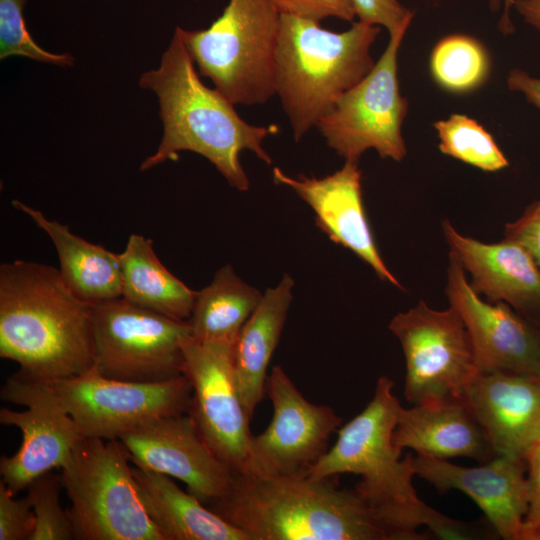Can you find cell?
I'll return each mask as SVG.
<instances>
[{
	"instance_id": "24",
	"label": "cell",
	"mask_w": 540,
	"mask_h": 540,
	"mask_svg": "<svg viewBox=\"0 0 540 540\" xmlns=\"http://www.w3.org/2000/svg\"><path fill=\"white\" fill-rule=\"evenodd\" d=\"M13 207L29 216L53 242L66 286L80 299L96 304L122 296L119 254L72 233L67 225L48 219L41 211L21 202Z\"/></svg>"
},
{
	"instance_id": "9",
	"label": "cell",
	"mask_w": 540,
	"mask_h": 540,
	"mask_svg": "<svg viewBox=\"0 0 540 540\" xmlns=\"http://www.w3.org/2000/svg\"><path fill=\"white\" fill-rule=\"evenodd\" d=\"M389 330L405 357L404 397L413 405L461 400L478 374L467 329L453 308L436 310L424 301L396 314Z\"/></svg>"
},
{
	"instance_id": "23",
	"label": "cell",
	"mask_w": 540,
	"mask_h": 540,
	"mask_svg": "<svg viewBox=\"0 0 540 540\" xmlns=\"http://www.w3.org/2000/svg\"><path fill=\"white\" fill-rule=\"evenodd\" d=\"M132 472L143 505L164 540H250L172 477L137 466Z\"/></svg>"
},
{
	"instance_id": "37",
	"label": "cell",
	"mask_w": 540,
	"mask_h": 540,
	"mask_svg": "<svg viewBox=\"0 0 540 540\" xmlns=\"http://www.w3.org/2000/svg\"><path fill=\"white\" fill-rule=\"evenodd\" d=\"M512 8L526 23L540 31V0H512Z\"/></svg>"
},
{
	"instance_id": "15",
	"label": "cell",
	"mask_w": 540,
	"mask_h": 540,
	"mask_svg": "<svg viewBox=\"0 0 540 540\" xmlns=\"http://www.w3.org/2000/svg\"><path fill=\"white\" fill-rule=\"evenodd\" d=\"M118 440L134 466L182 481L206 506L224 496L235 473L205 443L188 412L155 418Z\"/></svg>"
},
{
	"instance_id": "4",
	"label": "cell",
	"mask_w": 540,
	"mask_h": 540,
	"mask_svg": "<svg viewBox=\"0 0 540 540\" xmlns=\"http://www.w3.org/2000/svg\"><path fill=\"white\" fill-rule=\"evenodd\" d=\"M336 479L235 472L207 507L250 540H393L357 491Z\"/></svg>"
},
{
	"instance_id": "34",
	"label": "cell",
	"mask_w": 540,
	"mask_h": 540,
	"mask_svg": "<svg viewBox=\"0 0 540 540\" xmlns=\"http://www.w3.org/2000/svg\"><path fill=\"white\" fill-rule=\"evenodd\" d=\"M504 238L524 248L540 268V199L528 205L518 219L505 225Z\"/></svg>"
},
{
	"instance_id": "17",
	"label": "cell",
	"mask_w": 540,
	"mask_h": 540,
	"mask_svg": "<svg viewBox=\"0 0 540 540\" xmlns=\"http://www.w3.org/2000/svg\"><path fill=\"white\" fill-rule=\"evenodd\" d=\"M412 463L415 475L438 492L455 489L469 496L498 536L505 540H523L528 507L525 458L496 456L477 467H464L416 454Z\"/></svg>"
},
{
	"instance_id": "16",
	"label": "cell",
	"mask_w": 540,
	"mask_h": 540,
	"mask_svg": "<svg viewBox=\"0 0 540 540\" xmlns=\"http://www.w3.org/2000/svg\"><path fill=\"white\" fill-rule=\"evenodd\" d=\"M446 295L470 336L479 372L540 374V327L503 302H486L449 252Z\"/></svg>"
},
{
	"instance_id": "13",
	"label": "cell",
	"mask_w": 540,
	"mask_h": 540,
	"mask_svg": "<svg viewBox=\"0 0 540 540\" xmlns=\"http://www.w3.org/2000/svg\"><path fill=\"white\" fill-rule=\"evenodd\" d=\"M266 393L273 417L262 433L253 435L244 473L308 474L329 449L342 418L332 407L307 400L279 365L268 374Z\"/></svg>"
},
{
	"instance_id": "31",
	"label": "cell",
	"mask_w": 540,
	"mask_h": 540,
	"mask_svg": "<svg viewBox=\"0 0 540 540\" xmlns=\"http://www.w3.org/2000/svg\"><path fill=\"white\" fill-rule=\"evenodd\" d=\"M0 481V540H31L35 516L28 498L16 499Z\"/></svg>"
},
{
	"instance_id": "21",
	"label": "cell",
	"mask_w": 540,
	"mask_h": 540,
	"mask_svg": "<svg viewBox=\"0 0 540 540\" xmlns=\"http://www.w3.org/2000/svg\"><path fill=\"white\" fill-rule=\"evenodd\" d=\"M392 440L402 451L447 460L466 457L485 463L496 457L482 427L463 400L401 406Z\"/></svg>"
},
{
	"instance_id": "7",
	"label": "cell",
	"mask_w": 540,
	"mask_h": 540,
	"mask_svg": "<svg viewBox=\"0 0 540 540\" xmlns=\"http://www.w3.org/2000/svg\"><path fill=\"white\" fill-rule=\"evenodd\" d=\"M118 439L83 437L61 469L77 540H164L139 496Z\"/></svg>"
},
{
	"instance_id": "30",
	"label": "cell",
	"mask_w": 540,
	"mask_h": 540,
	"mask_svg": "<svg viewBox=\"0 0 540 540\" xmlns=\"http://www.w3.org/2000/svg\"><path fill=\"white\" fill-rule=\"evenodd\" d=\"M27 1L0 0V59L22 56L63 67L73 66L74 58L71 54L48 52L33 40L23 15Z\"/></svg>"
},
{
	"instance_id": "25",
	"label": "cell",
	"mask_w": 540,
	"mask_h": 540,
	"mask_svg": "<svg viewBox=\"0 0 540 540\" xmlns=\"http://www.w3.org/2000/svg\"><path fill=\"white\" fill-rule=\"evenodd\" d=\"M119 258L123 299L172 319L188 321L197 292L161 263L150 238L130 235Z\"/></svg>"
},
{
	"instance_id": "8",
	"label": "cell",
	"mask_w": 540,
	"mask_h": 540,
	"mask_svg": "<svg viewBox=\"0 0 540 540\" xmlns=\"http://www.w3.org/2000/svg\"><path fill=\"white\" fill-rule=\"evenodd\" d=\"M95 366L101 375L162 382L183 375V348L191 337L179 321L117 298L93 304Z\"/></svg>"
},
{
	"instance_id": "33",
	"label": "cell",
	"mask_w": 540,
	"mask_h": 540,
	"mask_svg": "<svg viewBox=\"0 0 540 540\" xmlns=\"http://www.w3.org/2000/svg\"><path fill=\"white\" fill-rule=\"evenodd\" d=\"M280 14L320 22L333 17L353 22L356 12L351 0H270Z\"/></svg>"
},
{
	"instance_id": "26",
	"label": "cell",
	"mask_w": 540,
	"mask_h": 540,
	"mask_svg": "<svg viewBox=\"0 0 540 540\" xmlns=\"http://www.w3.org/2000/svg\"><path fill=\"white\" fill-rule=\"evenodd\" d=\"M262 297L256 288L237 276L230 264L224 265L212 282L197 292L187 321L192 338L201 342L235 343Z\"/></svg>"
},
{
	"instance_id": "36",
	"label": "cell",
	"mask_w": 540,
	"mask_h": 540,
	"mask_svg": "<svg viewBox=\"0 0 540 540\" xmlns=\"http://www.w3.org/2000/svg\"><path fill=\"white\" fill-rule=\"evenodd\" d=\"M507 86L511 91L521 93L540 111V78L533 77L522 69H512L507 77Z\"/></svg>"
},
{
	"instance_id": "1",
	"label": "cell",
	"mask_w": 540,
	"mask_h": 540,
	"mask_svg": "<svg viewBox=\"0 0 540 540\" xmlns=\"http://www.w3.org/2000/svg\"><path fill=\"white\" fill-rule=\"evenodd\" d=\"M394 382L379 377L366 407L337 430L334 445L310 468L315 479L356 474L354 489L390 531L393 540H422L427 526L444 539H468L471 524L446 517L425 504L412 484L413 456L403 459L392 435L401 404L393 393Z\"/></svg>"
},
{
	"instance_id": "2",
	"label": "cell",
	"mask_w": 540,
	"mask_h": 540,
	"mask_svg": "<svg viewBox=\"0 0 540 540\" xmlns=\"http://www.w3.org/2000/svg\"><path fill=\"white\" fill-rule=\"evenodd\" d=\"M0 356L20 376L66 379L95 366L93 304L77 297L59 270L15 260L0 266Z\"/></svg>"
},
{
	"instance_id": "12",
	"label": "cell",
	"mask_w": 540,
	"mask_h": 540,
	"mask_svg": "<svg viewBox=\"0 0 540 540\" xmlns=\"http://www.w3.org/2000/svg\"><path fill=\"white\" fill-rule=\"evenodd\" d=\"M230 342H201L183 348V374L191 389L188 414L202 439L232 471L244 473L253 434L234 376Z\"/></svg>"
},
{
	"instance_id": "38",
	"label": "cell",
	"mask_w": 540,
	"mask_h": 540,
	"mask_svg": "<svg viewBox=\"0 0 540 540\" xmlns=\"http://www.w3.org/2000/svg\"><path fill=\"white\" fill-rule=\"evenodd\" d=\"M504 11L499 22V29L504 34H511L514 31V25L510 18V8H512V0H504Z\"/></svg>"
},
{
	"instance_id": "20",
	"label": "cell",
	"mask_w": 540,
	"mask_h": 540,
	"mask_svg": "<svg viewBox=\"0 0 540 540\" xmlns=\"http://www.w3.org/2000/svg\"><path fill=\"white\" fill-rule=\"evenodd\" d=\"M443 233L470 282L490 302H503L540 327V268L519 244L503 239L484 243L465 236L445 220Z\"/></svg>"
},
{
	"instance_id": "10",
	"label": "cell",
	"mask_w": 540,
	"mask_h": 540,
	"mask_svg": "<svg viewBox=\"0 0 540 540\" xmlns=\"http://www.w3.org/2000/svg\"><path fill=\"white\" fill-rule=\"evenodd\" d=\"M406 32L390 35L371 71L347 90L316 124L327 145L345 161H359L369 149L383 159L401 161L407 150L402 124L408 100L400 93L397 57Z\"/></svg>"
},
{
	"instance_id": "6",
	"label": "cell",
	"mask_w": 540,
	"mask_h": 540,
	"mask_svg": "<svg viewBox=\"0 0 540 540\" xmlns=\"http://www.w3.org/2000/svg\"><path fill=\"white\" fill-rule=\"evenodd\" d=\"M280 16L270 0H229L208 28L176 29L200 75L233 104L252 106L275 95Z\"/></svg>"
},
{
	"instance_id": "14",
	"label": "cell",
	"mask_w": 540,
	"mask_h": 540,
	"mask_svg": "<svg viewBox=\"0 0 540 540\" xmlns=\"http://www.w3.org/2000/svg\"><path fill=\"white\" fill-rule=\"evenodd\" d=\"M3 401L25 407L0 410V422L22 433V443L11 456H2L0 474L7 488L17 495L38 476L60 468L85 436L48 382L15 373L0 390Z\"/></svg>"
},
{
	"instance_id": "3",
	"label": "cell",
	"mask_w": 540,
	"mask_h": 540,
	"mask_svg": "<svg viewBox=\"0 0 540 540\" xmlns=\"http://www.w3.org/2000/svg\"><path fill=\"white\" fill-rule=\"evenodd\" d=\"M139 86L157 95L163 125L158 149L141 163V171L190 151L208 159L233 188L247 191L250 182L240 153L249 150L266 164L272 163L262 143L277 128L246 122L235 104L203 84L177 29L160 66L143 73Z\"/></svg>"
},
{
	"instance_id": "29",
	"label": "cell",
	"mask_w": 540,
	"mask_h": 540,
	"mask_svg": "<svg viewBox=\"0 0 540 540\" xmlns=\"http://www.w3.org/2000/svg\"><path fill=\"white\" fill-rule=\"evenodd\" d=\"M61 476L48 471L26 487L34 516L35 528L31 540L75 539L73 524L60 503Z\"/></svg>"
},
{
	"instance_id": "11",
	"label": "cell",
	"mask_w": 540,
	"mask_h": 540,
	"mask_svg": "<svg viewBox=\"0 0 540 540\" xmlns=\"http://www.w3.org/2000/svg\"><path fill=\"white\" fill-rule=\"evenodd\" d=\"M85 437H119L155 418L186 413L191 385L183 374L162 382H132L101 375L95 368L48 382Z\"/></svg>"
},
{
	"instance_id": "32",
	"label": "cell",
	"mask_w": 540,
	"mask_h": 540,
	"mask_svg": "<svg viewBox=\"0 0 540 540\" xmlns=\"http://www.w3.org/2000/svg\"><path fill=\"white\" fill-rule=\"evenodd\" d=\"M359 21L383 26L389 34L406 32L414 12L398 0H351Z\"/></svg>"
},
{
	"instance_id": "18",
	"label": "cell",
	"mask_w": 540,
	"mask_h": 540,
	"mask_svg": "<svg viewBox=\"0 0 540 540\" xmlns=\"http://www.w3.org/2000/svg\"><path fill=\"white\" fill-rule=\"evenodd\" d=\"M361 177L355 160L345 161L342 168L322 178L292 177L278 167L273 169L274 182L292 189L312 208L316 226L334 243L351 250L382 281L402 288L374 241L363 205Z\"/></svg>"
},
{
	"instance_id": "5",
	"label": "cell",
	"mask_w": 540,
	"mask_h": 540,
	"mask_svg": "<svg viewBox=\"0 0 540 540\" xmlns=\"http://www.w3.org/2000/svg\"><path fill=\"white\" fill-rule=\"evenodd\" d=\"M380 27L352 22L343 32L281 14L275 56V94L296 142L374 67L370 50Z\"/></svg>"
},
{
	"instance_id": "22",
	"label": "cell",
	"mask_w": 540,
	"mask_h": 540,
	"mask_svg": "<svg viewBox=\"0 0 540 540\" xmlns=\"http://www.w3.org/2000/svg\"><path fill=\"white\" fill-rule=\"evenodd\" d=\"M293 287V278L285 273L277 286L268 288L234 344L235 381L250 418L266 393L268 366L286 322Z\"/></svg>"
},
{
	"instance_id": "35",
	"label": "cell",
	"mask_w": 540,
	"mask_h": 540,
	"mask_svg": "<svg viewBox=\"0 0 540 540\" xmlns=\"http://www.w3.org/2000/svg\"><path fill=\"white\" fill-rule=\"evenodd\" d=\"M528 507L523 522V540H540V440L526 453Z\"/></svg>"
},
{
	"instance_id": "19",
	"label": "cell",
	"mask_w": 540,
	"mask_h": 540,
	"mask_svg": "<svg viewBox=\"0 0 540 540\" xmlns=\"http://www.w3.org/2000/svg\"><path fill=\"white\" fill-rule=\"evenodd\" d=\"M461 400L496 456L525 458L540 440V374L478 372Z\"/></svg>"
},
{
	"instance_id": "27",
	"label": "cell",
	"mask_w": 540,
	"mask_h": 540,
	"mask_svg": "<svg viewBox=\"0 0 540 540\" xmlns=\"http://www.w3.org/2000/svg\"><path fill=\"white\" fill-rule=\"evenodd\" d=\"M490 59L475 38L452 34L440 39L430 56V72L435 82L452 93L477 89L488 78Z\"/></svg>"
},
{
	"instance_id": "28",
	"label": "cell",
	"mask_w": 540,
	"mask_h": 540,
	"mask_svg": "<svg viewBox=\"0 0 540 540\" xmlns=\"http://www.w3.org/2000/svg\"><path fill=\"white\" fill-rule=\"evenodd\" d=\"M440 151L487 172L506 168L509 162L492 135L476 120L452 114L434 123Z\"/></svg>"
}]
</instances>
